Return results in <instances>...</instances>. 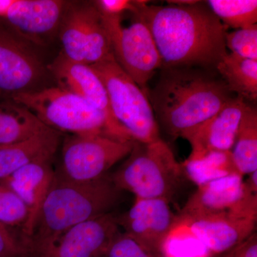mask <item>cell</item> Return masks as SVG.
Masks as SVG:
<instances>
[{"label": "cell", "instance_id": "1", "mask_svg": "<svg viewBox=\"0 0 257 257\" xmlns=\"http://www.w3.org/2000/svg\"><path fill=\"white\" fill-rule=\"evenodd\" d=\"M147 2L137 14L150 32L161 58L162 68L198 67L216 70L228 53L224 26L206 3L157 6Z\"/></svg>", "mask_w": 257, "mask_h": 257}, {"label": "cell", "instance_id": "2", "mask_svg": "<svg viewBox=\"0 0 257 257\" xmlns=\"http://www.w3.org/2000/svg\"><path fill=\"white\" fill-rule=\"evenodd\" d=\"M221 77L195 67L163 68L147 93L157 121L173 139L187 140L232 97Z\"/></svg>", "mask_w": 257, "mask_h": 257}, {"label": "cell", "instance_id": "3", "mask_svg": "<svg viewBox=\"0 0 257 257\" xmlns=\"http://www.w3.org/2000/svg\"><path fill=\"white\" fill-rule=\"evenodd\" d=\"M121 192L107 175L77 183L55 172L32 235L35 257L72 226L111 212L119 202Z\"/></svg>", "mask_w": 257, "mask_h": 257}, {"label": "cell", "instance_id": "4", "mask_svg": "<svg viewBox=\"0 0 257 257\" xmlns=\"http://www.w3.org/2000/svg\"><path fill=\"white\" fill-rule=\"evenodd\" d=\"M128 158L111 175L121 191L138 199H163L170 202L184 174L181 163L165 141L148 144L135 142Z\"/></svg>", "mask_w": 257, "mask_h": 257}, {"label": "cell", "instance_id": "5", "mask_svg": "<svg viewBox=\"0 0 257 257\" xmlns=\"http://www.w3.org/2000/svg\"><path fill=\"white\" fill-rule=\"evenodd\" d=\"M28 108L47 127L72 135H97L120 141L125 138L105 115L82 97L59 87L22 93L12 98Z\"/></svg>", "mask_w": 257, "mask_h": 257}, {"label": "cell", "instance_id": "6", "mask_svg": "<svg viewBox=\"0 0 257 257\" xmlns=\"http://www.w3.org/2000/svg\"><path fill=\"white\" fill-rule=\"evenodd\" d=\"M104 84L111 111L137 143L160 140V130L150 99L115 60L114 55L90 65Z\"/></svg>", "mask_w": 257, "mask_h": 257}, {"label": "cell", "instance_id": "7", "mask_svg": "<svg viewBox=\"0 0 257 257\" xmlns=\"http://www.w3.org/2000/svg\"><path fill=\"white\" fill-rule=\"evenodd\" d=\"M133 15L131 24L124 27L122 15L101 13L115 60L146 92L147 83L163 63L150 29L138 14Z\"/></svg>", "mask_w": 257, "mask_h": 257}, {"label": "cell", "instance_id": "8", "mask_svg": "<svg viewBox=\"0 0 257 257\" xmlns=\"http://www.w3.org/2000/svg\"><path fill=\"white\" fill-rule=\"evenodd\" d=\"M135 143L97 135L67 136L62 145L60 169L55 172L70 182H92L127 157Z\"/></svg>", "mask_w": 257, "mask_h": 257}, {"label": "cell", "instance_id": "9", "mask_svg": "<svg viewBox=\"0 0 257 257\" xmlns=\"http://www.w3.org/2000/svg\"><path fill=\"white\" fill-rule=\"evenodd\" d=\"M230 215L257 219V194L234 174L198 187L178 216V221L205 216Z\"/></svg>", "mask_w": 257, "mask_h": 257}, {"label": "cell", "instance_id": "10", "mask_svg": "<svg viewBox=\"0 0 257 257\" xmlns=\"http://www.w3.org/2000/svg\"><path fill=\"white\" fill-rule=\"evenodd\" d=\"M26 42L0 21V97L4 100L36 91L48 72Z\"/></svg>", "mask_w": 257, "mask_h": 257}, {"label": "cell", "instance_id": "11", "mask_svg": "<svg viewBox=\"0 0 257 257\" xmlns=\"http://www.w3.org/2000/svg\"><path fill=\"white\" fill-rule=\"evenodd\" d=\"M116 221L126 234L161 257L162 245L179 220L168 201L136 198L130 210L116 216Z\"/></svg>", "mask_w": 257, "mask_h": 257}, {"label": "cell", "instance_id": "12", "mask_svg": "<svg viewBox=\"0 0 257 257\" xmlns=\"http://www.w3.org/2000/svg\"><path fill=\"white\" fill-rule=\"evenodd\" d=\"M112 212L72 226L37 257H104L119 231Z\"/></svg>", "mask_w": 257, "mask_h": 257}, {"label": "cell", "instance_id": "13", "mask_svg": "<svg viewBox=\"0 0 257 257\" xmlns=\"http://www.w3.org/2000/svg\"><path fill=\"white\" fill-rule=\"evenodd\" d=\"M58 87L77 94L103 113L111 125L125 138L134 140L115 119L104 84L90 65L69 60L62 53L47 67Z\"/></svg>", "mask_w": 257, "mask_h": 257}, {"label": "cell", "instance_id": "14", "mask_svg": "<svg viewBox=\"0 0 257 257\" xmlns=\"http://www.w3.org/2000/svg\"><path fill=\"white\" fill-rule=\"evenodd\" d=\"M67 5L61 0H14L3 21L23 40L42 45L59 30Z\"/></svg>", "mask_w": 257, "mask_h": 257}, {"label": "cell", "instance_id": "15", "mask_svg": "<svg viewBox=\"0 0 257 257\" xmlns=\"http://www.w3.org/2000/svg\"><path fill=\"white\" fill-rule=\"evenodd\" d=\"M248 104L239 96H232L226 101L217 113L187 138L192 147L191 155L231 151Z\"/></svg>", "mask_w": 257, "mask_h": 257}, {"label": "cell", "instance_id": "16", "mask_svg": "<svg viewBox=\"0 0 257 257\" xmlns=\"http://www.w3.org/2000/svg\"><path fill=\"white\" fill-rule=\"evenodd\" d=\"M178 222L185 224L209 252L219 254L227 252L253 234L256 219L219 215Z\"/></svg>", "mask_w": 257, "mask_h": 257}, {"label": "cell", "instance_id": "17", "mask_svg": "<svg viewBox=\"0 0 257 257\" xmlns=\"http://www.w3.org/2000/svg\"><path fill=\"white\" fill-rule=\"evenodd\" d=\"M52 160H40L24 166L2 182L16 193L29 211L22 232L31 239L37 216L55 178Z\"/></svg>", "mask_w": 257, "mask_h": 257}, {"label": "cell", "instance_id": "18", "mask_svg": "<svg viewBox=\"0 0 257 257\" xmlns=\"http://www.w3.org/2000/svg\"><path fill=\"white\" fill-rule=\"evenodd\" d=\"M60 142V133L47 127L22 143L0 147V180L32 162L52 160Z\"/></svg>", "mask_w": 257, "mask_h": 257}, {"label": "cell", "instance_id": "19", "mask_svg": "<svg viewBox=\"0 0 257 257\" xmlns=\"http://www.w3.org/2000/svg\"><path fill=\"white\" fill-rule=\"evenodd\" d=\"M46 128L25 106L10 100L0 102V147L22 143Z\"/></svg>", "mask_w": 257, "mask_h": 257}, {"label": "cell", "instance_id": "20", "mask_svg": "<svg viewBox=\"0 0 257 257\" xmlns=\"http://www.w3.org/2000/svg\"><path fill=\"white\" fill-rule=\"evenodd\" d=\"M216 71L231 93L246 102L257 99V60L227 53L216 67Z\"/></svg>", "mask_w": 257, "mask_h": 257}, {"label": "cell", "instance_id": "21", "mask_svg": "<svg viewBox=\"0 0 257 257\" xmlns=\"http://www.w3.org/2000/svg\"><path fill=\"white\" fill-rule=\"evenodd\" d=\"M181 165L184 177L197 187L226 176L239 174L231 151L209 152L201 155L190 154Z\"/></svg>", "mask_w": 257, "mask_h": 257}, {"label": "cell", "instance_id": "22", "mask_svg": "<svg viewBox=\"0 0 257 257\" xmlns=\"http://www.w3.org/2000/svg\"><path fill=\"white\" fill-rule=\"evenodd\" d=\"M87 3H67L59 31L63 54L69 60L84 63Z\"/></svg>", "mask_w": 257, "mask_h": 257}, {"label": "cell", "instance_id": "23", "mask_svg": "<svg viewBox=\"0 0 257 257\" xmlns=\"http://www.w3.org/2000/svg\"><path fill=\"white\" fill-rule=\"evenodd\" d=\"M231 152L240 175H249L257 170V110L248 104L241 118Z\"/></svg>", "mask_w": 257, "mask_h": 257}, {"label": "cell", "instance_id": "24", "mask_svg": "<svg viewBox=\"0 0 257 257\" xmlns=\"http://www.w3.org/2000/svg\"><path fill=\"white\" fill-rule=\"evenodd\" d=\"M206 3L226 28L239 30L256 25V0H209Z\"/></svg>", "mask_w": 257, "mask_h": 257}, {"label": "cell", "instance_id": "25", "mask_svg": "<svg viewBox=\"0 0 257 257\" xmlns=\"http://www.w3.org/2000/svg\"><path fill=\"white\" fill-rule=\"evenodd\" d=\"M211 253L183 223L178 222L161 249V257H209Z\"/></svg>", "mask_w": 257, "mask_h": 257}, {"label": "cell", "instance_id": "26", "mask_svg": "<svg viewBox=\"0 0 257 257\" xmlns=\"http://www.w3.org/2000/svg\"><path fill=\"white\" fill-rule=\"evenodd\" d=\"M29 211L22 199L0 181V222L10 227H21L28 222Z\"/></svg>", "mask_w": 257, "mask_h": 257}, {"label": "cell", "instance_id": "27", "mask_svg": "<svg viewBox=\"0 0 257 257\" xmlns=\"http://www.w3.org/2000/svg\"><path fill=\"white\" fill-rule=\"evenodd\" d=\"M225 43L231 53L257 60V25L226 32Z\"/></svg>", "mask_w": 257, "mask_h": 257}, {"label": "cell", "instance_id": "28", "mask_svg": "<svg viewBox=\"0 0 257 257\" xmlns=\"http://www.w3.org/2000/svg\"><path fill=\"white\" fill-rule=\"evenodd\" d=\"M0 257H35L32 240L0 222Z\"/></svg>", "mask_w": 257, "mask_h": 257}, {"label": "cell", "instance_id": "29", "mask_svg": "<svg viewBox=\"0 0 257 257\" xmlns=\"http://www.w3.org/2000/svg\"><path fill=\"white\" fill-rule=\"evenodd\" d=\"M104 257H159L126 233L119 232L114 236Z\"/></svg>", "mask_w": 257, "mask_h": 257}, {"label": "cell", "instance_id": "30", "mask_svg": "<svg viewBox=\"0 0 257 257\" xmlns=\"http://www.w3.org/2000/svg\"><path fill=\"white\" fill-rule=\"evenodd\" d=\"M147 3L143 0H98L94 3L102 14L106 15H123L130 13L137 14L140 8Z\"/></svg>", "mask_w": 257, "mask_h": 257}, {"label": "cell", "instance_id": "31", "mask_svg": "<svg viewBox=\"0 0 257 257\" xmlns=\"http://www.w3.org/2000/svg\"><path fill=\"white\" fill-rule=\"evenodd\" d=\"M224 253L226 255L224 257H257L256 233Z\"/></svg>", "mask_w": 257, "mask_h": 257}, {"label": "cell", "instance_id": "32", "mask_svg": "<svg viewBox=\"0 0 257 257\" xmlns=\"http://www.w3.org/2000/svg\"><path fill=\"white\" fill-rule=\"evenodd\" d=\"M14 0H0V20H4Z\"/></svg>", "mask_w": 257, "mask_h": 257}, {"label": "cell", "instance_id": "33", "mask_svg": "<svg viewBox=\"0 0 257 257\" xmlns=\"http://www.w3.org/2000/svg\"><path fill=\"white\" fill-rule=\"evenodd\" d=\"M248 188L257 194V170L248 175V178L244 181Z\"/></svg>", "mask_w": 257, "mask_h": 257}, {"label": "cell", "instance_id": "34", "mask_svg": "<svg viewBox=\"0 0 257 257\" xmlns=\"http://www.w3.org/2000/svg\"><path fill=\"white\" fill-rule=\"evenodd\" d=\"M198 2L197 0H170L167 1L168 5H179V6H184V5H192L196 4Z\"/></svg>", "mask_w": 257, "mask_h": 257}]
</instances>
